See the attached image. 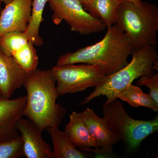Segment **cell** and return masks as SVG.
<instances>
[{"label":"cell","mask_w":158,"mask_h":158,"mask_svg":"<svg viewBox=\"0 0 158 158\" xmlns=\"http://www.w3.org/2000/svg\"><path fill=\"white\" fill-rule=\"evenodd\" d=\"M23 143L24 156L27 158H52V151L40 132L27 118H19L16 125Z\"/></svg>","instance_id":"obj_11"},{"label":"cell","mask_w":158,"mask_h":158,"mask_svg":"<svg viewBox=\"0 0 158 158\" xmlns=\"http://www.w3.org/2000/svg\"><path fill=\"white\" fill-rule=\"evenodd\" d=\"M27 75L12 57L0 48V90L4 97L11 98L15 91L23 86Z\"/></svg>","instance_id":"obj_12"},{"label":"cell","mask_w":158,"mask_h":158,"mask_svg":"<svg viewBox=\"0 0 158 158\" xmlns=\"http://www.w3.org/2000/svg\"><path fill=\"white\" fill-rule=\"evenodd\" d=\"M136 83L139 87L145 86L149 88L151 97L158 104V73L141 77Z\"/></svg>","instance_id":"obj_20"},{"label":"cell","mask_w":158,"mask_h":158,"mask_svg":"<svg viewBox=\"0 0 158 158\" xmlns=\"http://www.w3.org/2000/svg\"><path fill=\"white\" fill-rule=\"evenodd\" d=\"M24 156L23 143L21 136L0 142V158H18Z\"/></svg>","instance_id":"obj_19"},{"label":"cell","mask_w":158,"mask_h":158,"mask_svg":"<svg viewBox=\"0 0 158 158\" xmlns=\"http://www.w3.org/2000/svg\"><path fill=\"white\" fill-rule=\"evenodd\" d=\"M49 134L53 144L52 158H85L87 155L77 148L66 132L59 128L50 127L46 129Z\"/></svg>","instance_id":"obj_15"},{"label":"cell","mask_w":158,"mask_h":158,"mask_svg":"<svg viewBox=\"0 0 158 158\" xmlns=\"http://www.w3.org/2000/svg\"><path fill=\"white\" fill-rule=\"evenodd\" d=\"M113 148H88L86 151L93 152L95 154V157L109 158L114 157V153L113 151Z\"/></svg>","instance_id":"obj_21"},{"label":"cell","mask_w":158,"mask_h":158,"mask_svg":"<svg viewBox=\"0 0 158 158\" xmlns=\"http://www.w3.org/2000/svg\"><path fill=\"white\" fill-rule=\"evenodd\" d=\"M1 1H2V2L4 3L5 5H6V4H8L10 2H11L12 0H1Z\"/></svg>","instance_id":"obj_24"},{"label":"cell","mask_w":158,"mask_h":158,"mask_svg":"<svg viewBox=\"0 0 158 158\" xmlns=\"http://www.w3.org/2000/svg\"><path fill=\"white\" fill-rule=\"evenodd\" d=\"M116 98L127 102L133 107H144L154 112L158 111V104L155 102L149 94L143 92L139 86L132 84L117 94Z\"/></svg>","instance_id":"obj_17"},{"label":"cell","mask_w":158,"mask_h":158,"mask_svg":"<svg viewBox=\"0 0 158 158\" xmlns=\"http://www.w3.org/2000/svg\"><path fill=\"white\" fill-rule=\"evenodd\" d=\"M121 3H133L136 5H139L141 4V0H118Z\"/></svg>","instance_id":"obj_22"},{"label":"cell","mask_w":158,"mask_h":158,"mask_svg":"<svg viewBox=\"0 0 158 158\" xmlns=\"http://www.w3.org/2000/svg\"><path fill=\"white\" fill-rule=\"evenodd\" d=\"M0 48L27 73L37 68L39 59L37 50L24 33L11 32L4 34L0 37Z\"/></svg>","instance_id":"obj_8"},{"label":"cell","mask_w":158,"mask_h":158,"mask_svg":"<svg viewBox=\"0 0 158 158\" xmlns=\"http://www.w3.org/2000/svg\"><path fill=\"white\" fill-rule=\"evenodd\" d=\"M81 3L82 4V5L84 6V5H86V4H88V3L90 2L91 0H79Z\"/></svg>","instance_id":"obj_23"},{"label":"cell","mask_w":158,"mask_h":158,"mask_svg":"<svg viewBox=\"0 0 158 158\" xmlns=\"http://www.w3.org/2000/svg\"><path fill=\"white\" fill-rule=\"evenodd\" d=\"M131 61L121 69L106 76L104 80L94 88L93 92L85 98L80 105H85L97 97L105 95L106 103L116 99L135 79L155 73L154 65L158 61L157 52L155 46H147L134 50Z\"/></svg>","instance_id":"obj_3"},{"label":"cell","mask_w":158,"mask_h":158,"mask_svg":"<svg viewBox=\"0 0 158 158\" xmlns=\"http://www.w3.org/2000/svg\"><path fill=\"white\" fill-rule=\"evenodd\" d=\"M51 69L59 97L96 87L106 76L99 66L85 63L56 65Z\"/></svg>","instance_id":"obj_6"},{"label":"cell","mask_w":158,"mask_h":158,"mask_svg":"<svg viewBox=\"0 0 158 158\" xmlns=\"http://www.w3.org/2000/svg\"><path fill=\"white\" fill-rule=\"evenodd\" d=\"M48 3L53 12L52 20L56 25L65 21L71 31L85 35L106 29L102 22L86 11L79 0H49Z\"/></svg>","instance_id":"obj_7"},{"label":"cell","mask_w":158,"mask_h":158,"mask_svg":"<svg viewBox=\"0 0 158 158\" xmlns=\"http://www.w3.org/2000/svg\"><path fill=\"white\" fill-rule=\"evenodd\" d=\"M120 4L118 0H91L83 6L86 11L100 19L109 28L116 24Z\"/></svg>","instance_id":"obj_16"},{"label":"cell","mask_w":158,"mask_h":158,"mask_svg":"<svg viewBox=\"0 0 158 158\" xmlns=\"http://www.w3.org/2000/svg\"><path fill=\"white\" fill-rule=\"evenodd\" d=\"M134 48L127 34L114 25L107 28L104 37L92 45L60 56L57 65L85 63L99 66L106 76L127 65Z\"/></svg>","instance_id":"obj_2"},{"label":"cell","mask_w":158,"mask_h":158,"mask_svg":"<svg viewBox=\"0 0 158 158\" xmlns=\"http://www.w3.org/2000/svg\"><path fill=\"white\" fill-rule=\"evenodd\" d=\"M103 118L111 130L121 137L128 152L135 151L147 137L158 131V115L151 120L134 119L118 98L103 105Z\"/></svg>","instance_id":"obj_5"},{"label":"cell","mask_w":158,"mask_h":158,"mask_svg":"<svg viewBox=\"0 0 158 158\" xmlns=\"http://www.w3.org/2000/svg\"><path fill=\"white\" fill-rule=\"evenodd\" d=\"M65 131L80 150L86 151L89 148H99L83 121L81 113L73 111L69 115V122L65 126Z\"/></svg>","instance_id":"obj_14"},{"label":"cell","mask_w":158,"mask_h":158,"mask_svg":"<svg viewBox=\"0 0 158 158\" xmlns=\"http://www.w3.org/2000/svg\"><path fill=\"white\" fill-rule=\"evenodd\" d=\"M115 25L127 34L134 50L158 45V7L156 4L142 1L139 5L121 3Z\"/></svg>","instance_id":"obj_4"},{"label":"cell","mask_w":158,"mask_h":158,"mask_svg":"<svg viewBox=\"0 0 158 158\" xmlns=\"http://www.w3.org/2000/svg\"><path fill=\"white\" fill-rule=\"evenodd\" d=\"M81 113L83 121L99 147L113 148L121 141V137L110 129L105 118L99 117L93 110L87 108Z\"/></svg>","instance_id":"obj_13"},{"label":"cell","mask_w":158,"mask_h":158,"mask_svg":"<svg viewBox=\"0 0 158 158\" xmlns=\"http://www.w3.org/2000/svg\"><path fill=\"white\" fill-rule=\"evenodd\" d=\"M27 100V96L6 98L0 90V142L19 136L16 125L24 115Z\"/></svg>","instance_id":"obj_10"},{"label":"cell","mask_w":158,"mask_h":158,"mask_svg":"<svg viewBox=\"0 0 158 158\" xmlns=\"http://www.w3.org/2000/svg\"><path fill=\"white\" fill-rule=\"evenodd\" d=\"M49 0H33L31 16L27 28L24 32L29 40L34 46L40 47L44 44L39 34L40 27L43 21V13Z\"/></svg>","instance_id":"obj_18"},{"label":"cell","mask_w":158,"mask_h":158,"mask_svg":"<svg viewBox=\"0 0 158 158\" xmlns=\"http://www.w3.org/2000/svg\"><path fill=\"white\" fill-rule=\"evenodd\" d=\"M51 69H36L28 73L23 86L27 92L24 115L42 132L47 128H59L66 114L65 108L56 103L59 95Z\"/></svg>","instance_id":"obj_1"},{"label":"cell","mask_w":158,"mask_h":158,"mask_svg":"<svg viewBox=\"0 0 158 158\" xmlns=\"http://www.w3.org/2000/svg\"><path fill=\"white\" fill-rule=\"evenodd\" d=\"M2 1L0 0V14H1V12H2Z\"/></svg>","instance_id":"obj_25"},{"label":"cell","mask_w":158,"mask_h":158,"mask_svg":"<svg viewBox=\"0 0 158 158\" xmlns=\"http://www.w3.org/2000/svg\"><path fill=\"white\" fill-rule=\"evenodd\" d=\"M33 0H12L0 14V37L11 32H25L31 16Z\"/></svg>","instance_id":"obj_9"}]
</instances>
